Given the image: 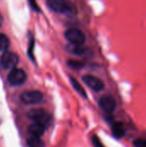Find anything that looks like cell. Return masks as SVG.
Segmentation results:
<instances>
[{"mask_svg": "<svg viewBox=\"0 0 146 147\" xmlns=\"http://www.w3.org/2000/svg\"><path fill=\"white\" fill-rule=\"evenodd\" d=\"M27 79V74L22 69L14 68L8 75V81L13 86L22 85Z\"/></svg>", "mask_w": 146, "mask_h": 147, "instance_id": "6", "label": "cell"}, {"mask_svg": "<svg viewBox=\"0 0 146 147\" xmlns=\"http://www.w3.org/2000/svg\"><path fill=\"white\" fill-rule=\"evenodd\" d=\"M67 65L74 70H80L84 66V63L79 60H76V59H69L67 61Z\"/></svg>", "mask_w": 146, "mask_h": 147, "instance_id": "14", "label": "cell"}, {"mask_svg": "<svg viewBox=\"0 0 146 147\" xmlns=\"http://www.w3.org/2000/svg\"><path fill=\"white\" fill-rule=\"evenodd\" d=\"M29 2H30L31 7H32L34 10H36V11H40V9H39L38 5H37V4H36V3H35V0H29Z\"/></svg>", "mask_w": 146, "mask_h": 147, "instance_id": "18", "label": "cell"}, {"mask_svg": "<svg viewBox=\"0 0 146 147\" xmlns=\"http://www.w3.org/2000/svg\"><path fill=\"white\" fill-rule=\"evenodd\" d=\"M65 39L72 45H83L86 40L85 34L77 28H70L65 32Z\"/></svg>", "mask_w": 146, "mask_h": 147, "instance_id": "2", "label": "cell"}, {"mask_svg": "<svg viewBox=\"0 0 146 147\" xmlns=\"http://www.w3.org/2000/svg\"><path fill=\"white\" fill-rule=\"evenodd\" d=\"M47 7L59 14H71L76 11L75 5L69 0H46Z\"/></svg>", "mask_w": 146, "mask_h": 147, "instance_id": "1", "label": "cell"}, {"mask_svg": "<svg viewBox=\"0 0 146 147\" xmlns=\"http://www.w3.org/2000/svg\"><path fill=\"white\" fill-rule=\"evenodd\" d=\"M133 144L134 147H146V140L143 139H136Z\"/></svg>", "mask_w": 146, "mask_h": 147, "instance_id": "17", "label": "cell"}, {"mask_svg": "<svg viewBox=\"0 0 146 147\" xmlns=\"http://www.w3.org/2000/svg\"><path fill=\"white\" fill-rule=\"evenodd\" d=\"M3 23V16H2L0 15V28L2 27Z\"/></svg>", "mask_w": 146, "mask_h": 147, "instance_id": "19", "label": "cell"}, {"mask_svg": "<svg viewBox=\"0 0 146 147\" xmlns=\"http://www.w3.org/2000/svg\"><path fill=\"white\" fill-rule=\"evenodd\" d=\"M98 104H99V107L104 112L108 113V114L113 113L116 109V101L113 96L109 95L102 96L98 101Z\"/></svg>", "mask_w": 146, "mask_h": 147, "instance_id": "8", "label": "cell"}, {"mask_svg": "<svg viewBox=\"0 0 146 147\" xmlns=\"http://www.w3.org/2000/svg\"><path fill=\"white\" fill-rule=\"evenodd\" d=\"M0 63L3 69L13 70L18 63V56L15 53L6 51L3 53Z\"/></svg>", "mask_w": 146, "mask_h": 147, "instance_id": "7", "label": "cell"}, {"mask_svg": "<svg viewBox=\"0 0 146 147\" xmlns=\"http://www.w3.org/2000/svg\"><path fill=\"white\" fill-rule=\"evenodd\" d=\"M27 145L28 147H45V144L40 138L36 137H30L28 139Z\"/></svg>", "mask_w": 146, "mask_h": 147, "instance_id": "13", "label": "cell"}, {"mask_svg": "<svg viewBox=\"0 0 146 147\" xmlns=\"http://www.w3.org/2000/svg\"><path fill=\"white\" fill-rule=\"evenodd\" d=\"M70 82H71L72 87L74 88V90H75L79 95H81L82 96L87 97V94H86V92H85V90L83 89V87L80 84V83H79L76 78H74L73 77L71 76V77H70Z\"/></svg>", "mask_w": 146, "mask_h": 147, "instance_id": "12", "label": "cell"}, {"mask_svg": "<svg viewBox=\"0 0 146 147\" xmlns=\"http://www.w3.org/2000/svg\"><path fill=\"white\" fill-rule=\"evenodd\" d=\"M28 117L34 122L40 123L46 126L51 121L50 115L42 109H32L28 113Z\"/></svg>", "mask_w": 146, "mask_h": 147, "instance_id": "3", "label": "cell"}, {"mask_svg": "<svg viewBox=\"0 0 146 147\" xmlns=\"http://www.w3.org/2000/svg\"><path fill=\"white\" fill-rule=\"evenodd\" d=\"M111 131L113 136L116 139H122L126 134L125 126L120 121H116L113 123L111 126Z\"/></svg>", "mask_w": 146, "mask_h": 147, "instance_id": "11", "label": "cell"}, {"mask_svg": "<svg viewBox=\"0 0 146 147\" xmlns=\"http://www.w3.org/2000/svg\"><path fill=\"white\" fill-rule=\"evenodd\" d=\"M46 130V127L43 124L34 122L31 125H29L28 128V132L30 134L31 137H36V138H40L43 136L44 133Z\"/></svg>", "mask_w": 146, "mask_h": 147, "instance_id": "9", "label": "cell"}, {"mask_svg": "<svg viewBox=\"0 0 146 147\" xmlns=\"http://www.w3.org/2000/svg\"><path fill=\"white\" fill-rule=\"evenodd\" d=\"M91 141H92V144H93V146L95 147H105L103 146V144L102 143V141L99 139V137H97L96 135H92Z\"/></svg>", "mask_w": 146, "mask_h": 147, "instance_id": "16", "label": "cell"}, {"mask_svg": "<svg viewBox=\"0 0 146 147\" xmlns=\"http://www.w3.org/2000/svg\"><path fill=\"white\" fill-rule=\"evenodd\" d=\"M66 51L73 55L77 56H83L86 55L89 52V49L83 45H67L66 46Z\"/></svg>", "mask_w": 146, "mask_h": 147, "instance_id": "10", "label": "cell"}, {"mask_svg": "<svg viewBox=\"0 0 146 147\" xmlns=\"http://www.w3.org/2000/svg\"><path fill=\"white\" fill-rule=\"evenodd\" d=\"M44 96L39 90H26L20 96L21 101L27 105L38 104L43 101Z\"/></svg>", "mask_w": 146, "mask_h": 147, "instance_id": "4", "label": "cell"}, {"mask_svg": "<svg viewBox=\"0 0 146 147\" xmlns=\"http://www.w3.org/2000/svg\"><path fill=\"white\" fill-rule=\"evenodd\" d=\"M82 81L95 92H100L105 88V84L103 81L93 75H89V74L83 75L82 77Z\"/></svg>", "mask_w": 146, "mask_h": 147, "instance_id": "5", "label": "cell"}, {"mask_svg": "<svg viewBox=\"0 0 146 147\" xmlns=\"http://www.w3.org/2000/svg\"><path fill=\"white\" fill-rule=\"evenodd\" d=\"M9 47V40L4 34H0V51H5Z\"/></svg>", "mask_w": 146, "mask_h": 147, "instance_id": "15", "label": "cell"}]
</instances>
